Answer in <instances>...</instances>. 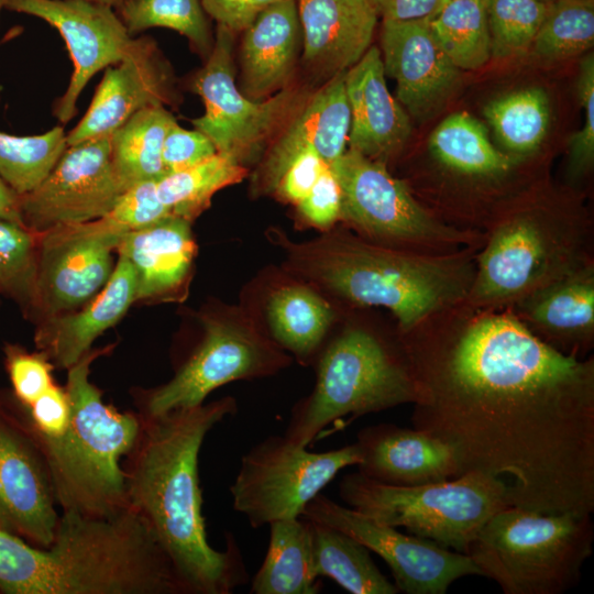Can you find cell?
Masks as SVG:
<instances>
[{
	"label": "cell",
	"mask_w": 594,
	"mask_h": 594,
	"mask_svg": "<svg viewBox=\"0 0 594 594\" xmlns=\"http://www.w3.org/2000/svg\"><path fill=\"white\" fill-rule=\"evenodd\" d=\"M138 280L132 264L119 256L103 288L78 309L38 321L34 343L55 369L67 370L113 327L136 299Z\"/></svg>",
	"instance_id": "d4e9b609"
},
{
	"label": "cell",
	"mask_w": 594,
	"mask_h": 594,
	"mask_svg": "<svg viewBox=\"0 0 594 594\" xmlns=\"http://www.w3.org/2000/svg\"><path fill=\"white\" fill-rule=\"evenodd\" d=\"M113 348L90 349L66 370L70 417L65 432L56 438L36 433L61 512L108 515L128 507L122 460L139 436L141 416L105 403L89 380L92 363Z\"/></svg>",
	"instance_id": "5b68a950"
},
{
	"label": "cell",
	"mask_w": 594,
	"mask_h": 594,
	"mask_svg": "<svg viewBox=\"0 0 594 594\" xmlns=\"http://www.w3.org/2000/svg\"><path fill=\"white\" fill-rule=\"evenodd\" d=\"M302 61L332 76L355 65L371 46L378 14L369 0H297Z\"/></svg>",
	"instance_id": "cb8c5ba5"
},
{
	"label": "cell",
	"mask_w": 594,
	"mask_h": 594,
	"mask_svg": "<svg viewBox=\"0 0 594 594\" xmlns=\"http://www.w3.org/2000/svg\"><path fill=\"white\" fill-rule=\"evenodd\" d=\"M326 165L315 150L301 151L285 168L273 194L296 205L309 193Z\"/></svg>",
	"instance_id": "7dc6e473"
},
{
	"label": "cell",
	"mask_w": 594,
	"mask_h": 594,
	"mask_svg": "<svg viewBox=\"0 0 594 594\" xmlns=\"http://www.w3.org/2000/svg\"><path fill=\"white\" fill-rule=\"evenodd\" d=\"M206 13L233 32H243L268 6L280 0H200Z\"/></svg>",
	"instance_id": "681fc988"
},
{
	"label": "cell",
	"mask_w": 594,
	"mask_h": 594,
	"mask_svg": "<svg viewBox=\"0 0 594 594\" xmlns=\"http://www.w3.org/2000/svg\"><path fill=\"white\" fill-rule=\"evenodd\" d=\"M311 393L292 409L284 436L308 447L329 426L332 430L350 420L420 397L408 353L402 339L393 342L360 326H348L324 342L316 360Z\"/></svg>",
	"instance_id": "8992f818"
},
{
	"label": "cell",
	"mask_w": 594,
	"mask_h": 594,
	"mask_svg": "<svg viewBox=\"0 0 594 594\" xmlns=\"http://www.w3.org/2000/svg\"><path fill=\"white\" fill-rule=\"evenodd\" d=\"M133 36L151 28H166L184 35L206 59L215 37L200 0H123L114 9Z\"/></svg>",
	"instance_id": "8d00e7d4"
},
{
	"label": "cell",
	"mask_w": 594,
	"mask_h": 594,
	"mask_svg": "<svg viewBox=\"0 0 594 594\" xmlns=\"http://www.w3.org/2000/svg\"><path fill=\"white\" fill-rule=\"evenodd\" d=\"M429 148L441 165L465 176L497 177L514 164L492 145L485 127L466 112L447 117L431 133Z\"/></svg>",
	"instance_id": "d6a6232c"
},
{
	"label": "cell",
	"mask_w": 594,
	"mask_h": 594,
	"mask_svg": "<svg viewBox=\"0 0 594 594\" xmlns=\"http://www.w3.org/2000/svg\"><path fill=\"white\" fill-rule=\"evenodd\" d=\"M525 318L556 344L588 342L594 330V272L582 265L517 301Z\"/></svg>",
	"instance_id": "83f0119b"
},
{
	"label": "cell",
	"mask_w": 594,
	"mask_h": 594,
	"mask_svg": "<svg viewBox=\"0 0 594 594\" xmlns=\"http://www.w3.org/2000/svg\"><path fill=\"white\" fill-rule=\"evenodd\" d=\"M344 81L351 112L350 148L385 163L407 143L411 123L387 88L381 51L370 46L345 72Z\"/></svg>",
	"instance_id": "603a6c76"
},
{
	"label": "cell",
	"mask_w": 594,
	"mask_h": 594,
	"mask_svg": "<svg viewBox=\"0 0 594 594\" xmlns=\"http://www.w3.org/2000/svg\"><path fill=\"white\" fill-rule=\"evenodd\" d=\"M307 520L317 578L327 576L352 594L398 593L396 585L376 566L365 546L339 529Z\"/></svg>",
	"instance_id": "1f68e13d"
},
{
	"label": "cell",
	"mask_w": 594,
	"mask_h": 594,
	"mask_svg": "<svg viewBox=\"0 0 594 594\" xmlns=\"http://www.w3.org/2000/svg\"><path fill=\"white\" fill-rule=\"evenodd\" d=\"M217 148L202 132L186 130L175 121L168 129L162 148L166 174L191 167L215 155Z\"/></svg>",
	"instance_id": "bcb514c9"
},
{
	"label": "cell",
	"mask_w": 594,
	"mask_h": 594,
	"mask_svg": "<svg viewBox=\"0 0 594 594\" xmlns=\"http://www.w3.org/2000/svg\"><path fill=\"white\" fill-rule=\"evenodd\" d=\"M37 235L0 219V293L32 315L36 283Z\"/></svg>",
	"instance_id": "ab89813d"
},
{
	"label": "cell",
	"mask_w": 594,
	"mask_h": 594,
	"mask_svg": "<svg viewBox=\"0 0 594 594\" xmlns=\"http://www.w3.org/2000/svg\"><path fill=\"white\" fill-rule=\"evenodd\" d=\"M0 593L191 594L130 507L108 515L61 512L46 548L0 529Z\"/></svg>",
	"instance_id": "3957f363"
},
{
	"label": "cell",
	"mask_w": 594,
	"mask_h": 594,
	"mask_svg": "<svg viewBox=\"0 0 594 594\" xmlns=\"http://www.w3.org/2000/svg\"><path fill=\"white\" fill-rule=\"evenodd\" d=\"M25 409L33 429L42 438L59 437L68 426L69 400L65 388L55 383Z\"/></svg>",
	"instance_id": "c3c4849f"
},
{
	"label": "cell",
	"mask_w": 594,
	"mask_h": 594,
	"mask_svg": "<svg viewBox=\"0 0 594 594\" xmlns=\"http://www.w3.org/2000/svg\"><path fill=\"white\" fill-rule=\"evenodd\" d=\"M492 57L527 52L544 19L547 3L539 0H485Z\"/></svg>",
	"instance_id": "60d3db41"
},
{
	"label": "cell",
	"mask_w": 594,
	"mask_h": 594,
	"mask_svg": "<svg viewBox=\"0 0 594 594\" xmlns=\"http://www.w3.org/2000/svg\"><path fill=\"white\" fill-rule=\"evenodd\" d=\"M483 113L499 143L518 155L538 150L550 123L549 98L537 87L498 97L485 106Z\"/></svg>",
	"instance_id": "e575fe53"
},
{
	"label": "cell",
	"mask_w": 594,
	"mask_h": 594,
	"mask_svg": "<svg viewBox=\"0 0 594 594\" xmlns=\"http://www.w3.org/2000/svg\"><path fill=\"white\" fill-rule=\"evenodd\" d=\"M270 235L290 275L352 304L389 309L402 334L466 299L475 275L458 255L399 250L341 231L304 242Z\"/></svg>",
	"instance_id": "277c9868"
},
{
	"label": "cell",
	"mask_w": 594,
	"mask_h": 594,
	"mask_svg": "<svg viewBox=\"0 0 594 594\" xmlns=\"http://www.w3.org/2000/svg\"><path fill=\"white\" fill-rule=\"evenodd\" d=\"M227 396L142 417L139 436L122 460L128 507L147 525L191 594H229L248 580L232 536L227 549L208 541L199 482V452L208 432L237 413Z\"/></svg>",
	"instance_id": "7a4b0ae2"
},
{
	"label": "cell",
	"mask_w": 594,
	"mask_h": 594,
	"mask_svg": "<svg viewBox=\"0 0 594 594\" xmlns=\"http://www.w3.org/2000/svg\"><path fill=\"white\" fill-rule=\"evenodd\" d=\"M385 75L396 81L398 102L422 122L448 102L460 84L428 18L383 20L381 35Z\"/></svg>",
	"instance_id": "ffe728a7"
},
{
	"label": "cell",
	"mask_w": 594,
	"mask_h": 594,
	"mask_svg": "<svg viewBox=\"0 0 594 594\" xmlns=\"http://www.w3.org/2000/svg\"><path fill=\"white\" fill-rule=\"evenodd\" d=\"M246 174V167L216 153L191 167L166 174L157 180L156 191L170 215L191 222L210 206L217 191L240 183Z\"/></svg>",
	"instance_id": "836d02e7"
},
{
	"label": "cell",
	"mask_w": 594,
	"mask_h": 594,
	"mask_svg": "<svg viewBox=\"0 0 594 594\" xmlns=\"http://www.w3.org/2000/svg\"><path fill=\"white\" fill-rule=\"evenodd\" d=\"M295 206L307 226L323 231L330 230L340 219L341 191L329 165L324 166L309 193Z\"/></svg>",
	"instance_id": "f6af8a7d"
},
{
	"label": "cell",
	"mask_w": 594,
	"mask_h": 594,
	"mask_svg": "<svg viewBox=\"0 0 594 594\" xmlns=\"http://www.w3.org/2000/svg\"><path fill=\"white\" fill-rule=\"evenodd\" d=\"M3 8L44 20L66 43L73 73L65 92L54 106V116L68 123L88 81L101 69L118 63L134 37L116 10L90 0H4Z\"/></svg>",
	"instance_id": "ac0fdd59"
},
{
	"label": "cell",
	"mask_w": 594,
	"mask_h": 594,
	"mask_svg": "<svg viewBox=\"0 0 594 594\" xmlns=\"http://www.w3.org/2000/svg\"><path fill=\"white\" fill-rule=\"evenodd\" d=\"M200 339L175 364L164 384L132 394L142 417L204 404L230 382L272 376L292 358L244 307L217 306L201 314Z\"/></svg>",
	"instance_id": "9c48e42d"
},
{
	"label": "cell",
	"mask_w": 594,
	"mask_h": 594,
	"mask_svg": "<svg viewBox=\"0 0 594 594\" xmlns=\"http://www.w3.org/2000/svg\"><path fill=\"white\" fill-rule=\"evenodd\" d=\"M383 20L430 18L439 0H369Z\"/></svg>",
	"instance_id": "f907efd6"
},
{
	"label": "cell",
	"mask_w": 594,
	"mask_h": 594,
	"mask_svg": "<svg viewBox=\"0 0 594 594\" xmlns=\"http://www.w3.org/2000/svg\"><path fill=\"white\" fill-rule=\"evenodd\" d=\"M354 443L312 452L283 436H270L250 449L230 486L235 512L253 528L301 517L305 506L337 476L358 465Z\"/></svg>",
	"instance_id": "8fae6325"
},
{
	"label": "cell",
	"mask_w": 594,
	"mask_h": 594,
	"mask_svg": "<svg viewBox=\"0 0 594 594\" xmlns=\"http://www.w3.org/2000/svg\"><path fill=\"white\" fill-rule=\"evenodd\" d=\"M0 219L22 224L19 210V195L0 177ZM23 226V224H22Z\"/></svg>",
	"instance_id": "816d5d0a"
},
{
	"label": "cell",
	"mask_w": 594,
	"mask_h": 594,
	"mask_svg": "<svg viewBox=\"0 0 594 594\" xmlns=\"http://www.w3.org/2000/svg\"><path fill=\"white\" fill-rule=\"evenodd\" d=\"M593 539L588 514L508 506L482 526L466 554L505 594H561L579 582Z\"/></svg>",
	"instance_id": "52a82bcc"
},
{
	"label": "cell",
	"mask_w": 594,
	"mask_h": 594,
	"mask_svg": "<svg viewBox=\"0 0 594 594\" xmlns=\"http://www.w3.org/2000/svg\"><path fill=\"white\" fill-rule=\"evenodd\" d=\"M175 121L166 107H148L110 134V158L124 191L139 183L158 180L166 175L162 148Z\"/></svg>",
	"instance_id": "4dcf8cb0"
},
{
	"label": "cell",
	"mask_w": 594,
	"mask_h": 594,
	"mask_svg": "<svg viewBox=\"0 0 594 594\" xmlns=\"http://www.w3.org/2000/svg\"><path fill=\"white\" fill-rule=\"evenodd\" d=\"M233 40L234 33L218 24L205 65L188 82L205 106V113L190 122L218 153L246 167L261 157L309 95L286 86L263 100L248 98L235 84Z\"/></svg>",
	"instance_id": "30bf717a"
},
{
	"label": "cell",
	"mask_w": 594,
	"mask_h": 594,
	"mask_svg": "<svg viewBox=\"0 0 594 594\" xmlns=\"http://www.w3.org/2000/svg\"><path fill=\"white\" fill-rule=\"evenodd\" d=\"M301 517L339 529L378 554L389 566L398 592L444 594L457 580L481 575L468 554L405 535L321 493L305 506Z\"/></svg>",
	"instance_id": "2e32d148"
},
{
	"label": "cell",
	"mask_w": 594,
	"mask_h": 594,
	"mask_svg": "<svg viewBox=\"0 0 594 594\" xmlns=\"http://www.w3.org/2000/svg\"><path fill=\"white\" fill-rule=\"evenodd\" d=\"M450 1H453V0H439L438 6H437L435 12L432 13V15H433L437 11H439L444 4H447V3L450 2ZM432 15H431V16H432ZM431 16H430V18H431ZM430 18H429V19H430Z\"/></svg>",
	"instance_id": "db71d44e"
},
{
	"label": "cell",
	"mask_w": 594,
	"mask_h": 594,
	"mask_svg": "<svg viewBox=\"0 0 594 594\" xmlns=\"http://www.w3.org/2000/svg\"><path fill=\"white\" fill-rule=\"evenodd\" d=\"M4 0H0V12L3 9Z\"/></svg>",
	"instance_id": "11a10c76"
},
{
	"label": "cell",
	"mask_w": 594,
	"mask_h": 594,
	"mask_svg": "<svg viewBox=\"0 0 594 594\" xmlns=\"http://www.w3.org/2000/svg\"><path fill=\"white\" fill-rule=\"evenodd\" d=\"M581 233L561 230L532 213L503 220L479 256L470 297L475 306L517 302L582 266Z\"/></svg>",
	"instance_id": "7c38bea8"
},
{
	"label": "cell",
	"mask_w": 594,
	"mask_h": 594,
	"mask_svg": "<svg viewBox=\"0 0 594 594\" xmlns=\"http://www.w3.org/2000/svg\"><path fill=\"white\" fill-rule=\"evenodd\" d=\"M105 69L86 113L66 134L67 145L110 135L142 109L180 102L173 67L151 36L134 37L122 59Z\"/></svg>",
	"instance_id": "d6986e66"
},
{
	"label": "cell",
	"mask_w": 594,
	"mask_h": 594,
	"mask_svg": "<svg viewBox=\"0 0 594 594\" xmlns=\"http://www.w3.org/2000/svg\"><path fill=\"white\" fill-rule=\"evenodd\" d=\"M124 193L110 158V135L67 145L46 177L19 196L23 227L35 234L107 215Z\"/></svg>",
	"instance_id": "e0dca14e"
},
{
	"label": "cell",
	"mask_w": 594,
	"mask_h": 594,
	"mask_svg": "<svg viewBox=\"0 0 594 594\" xmlns=\"http://www.w3.org/2000/svg\"><path fill=\"white\" fill-rule=\"evenodd\" d=\"M124 233L108 219L63 224L37 235L35 298L40 320L74 311L109 280L112 252Z\"/></svg>",
	"instance_id": "9a60e30c"
},
{
	"label": "cell",
	"mask_w": 594,
	"mask_h": 594,
	"mask_svg": "<svg viewBox=\"0 0 594 594\" xmlns=\"http://www.w3.org/2000/svg\"><path fill=\"white\" fill-rule=\"evenodd\" d=\"M443 51L459 69H477L492 57L485 0H453L430 19Z\"/></svg>",
	"instance_id": "d590c367"
},
{
	"label": "cell",
	"mask_w": 594,
	"mask_h": 594,
	"mask_svg": "<svg viewBox=\"0 0 594 594\" xmlns=\"http://www.w3.org/2000/svg\"><path fill=\"white\" fill-rule=\"evenodd\" d=\"M57 508L50 465L26 409L0 388V529L46 548Z\"/></svg>",
	"instance_id": "5bb4252c"
},
{
	"label": "cell",
	"mask_w": 594,
	"mask_h": 594,
	"mask_svg": "<svg viewBox=\"0 0 594 594\" xmlns=\"http://www.w3.org/2000/svg\"><path fill=\"white\" fill-rule=\"evenodd\" d=\"M90 1L105 3L107 6L112 7L113 9H117L123 2V0H90Z\"/></svg>",
	"instance_id": "f5cc1de1"
},
{
	"label": "cell",
	"mask_w": 594,
	"mask_h": 594,
	"mask_svg": "<svg viewBox=\"0 0 594 594\" xmlns=\"http://www.w3.org/2000/svg\"><path fill=\"white\" fill-rule=\"evenodd\" d=\"M62 127L36 135L0 131V177L19 196L34 189L66 150Z\"/></svg>",
	"instance_id": "74e56055"
},
{
	"label": "cell",
	"mask_w": 594,
	"mask_h": 594,
	"mask_svg": "<svg viewBox=\"0 0 594 594\" xmlns=\"http://www.w3.org/2000/svg\"><path fill=\"white\" fill-rule=\"evenodd\" d=\"M419 384L414 428L454 450L463 474L509 506L594 512V361L563 353L508 314L400 338Z\"/></svg>",
	"instance_id": "6da1fadb"
},
{
	"label": "cell",
	"mask_w": 594,
	"mask_h": 594,
	"mask_svg": "<svg viewBox=\"0 0 594 594\" xmlns=\"http://www.w3.org/2000/svg\"><path fill=\"white\" fill-rule=\"evenodd\" d=\"M243 32L239 89L263 100L288 86L302 48L296 0L272 3Z\"/></svg>",
	"instance_id": "484cf974"
},
{
	"label": "cell",
	"mask_w": 594,
	"mask_h": 594,
	"mask_svg": "<svg viewBox=\"0 0 594 594\" xmlns=\"http://www.w3.org/2000/svg\"><path fill=\"white\" fill-rule=\"evenodd\" d=\"M329 166L341 191L340 219L361 238L399 250L404 244L438 248L468 239L432 218L385 163L349 148Z\"/></svg>",
	"instance_id": "4fadbf2b"
},
{
	"label": "cell",
	"mask_w": 594,
	"mask_h": 594,
	"mask_svg": "<svg viewBox=\"0 0 594 594\" xmlns=\"http://www.w3.org/2000/svg\"><path fill=\"white\" fill-rule=\"evenodd\" d=\"M578 94L585 119L581 130L569 141L570 172L580 176L587 172L594 160V56L587 55L580 65Z\"/></svg>",
	"instance_id": "ee69618b"
},
{
	"label": "cell",
	"mask_w": 594,
	"mask_h": 594,
	"mask_svg": "<svg viewBox=\"0 0 594 594\" xmlns=\"http://www.w3.org/2000/svg\"><path fill=\"white\" fill-rule=\"evenodd\" d=\"M190 221L169 215L163 220L124 233L117 248L119 256L133 266L136 299L174 297L189 278L197 252Z\"/></svg>",
	"instance_id": "4316f807"
},
{
	"label": "cell",
	"mask_w": 594,
	"mask_h": 594,
	"mask_svg": "<svg viewBox=\"0 0 594 594\" xmlns=\"http://www.w3.org/2000/svg\"><path fill=\"white\" fill-rule=\"evenodd\" d=\"M265 559L256 572L253 594H316L319 578L312 564L309 521L304 517L271 522Z\"/></svg>",
	"instance_id": "f546056e"
},
{
	"label": "cell",
	"mask_w": 594,
	"mask_h": 594,
	"mask_svg": "<svg viewBox=\"0 0 594 594\" xmlns=\"http://www.w3.org/2000/svg\"><path fill=\"white\" fill-rule=\"evenodd\" d=\"M2 352L11 392L22 405L30 407L54 384L55 366L46 353L30 352L20 344L6 343Z\"/></svg>",
	"instance_id": "b9f144b4"
},
{
	"label": "cell",
	"mask_w": 594,
	"mask_h": 594,
	"mask_svg": "<svg viewBox=\"0 0 594 594\" xmlns=\"http://www.w3.org/2000/svg\"><path fill=\"white\" fill-rule=\"evenodd\" d=\"M539 1H542V2H546V3H547V2H550V1H552V0H539Z\"/></svg>",
	"instance_id": "9f6ffc18"
},
{
	"label": "cell",
	"mask_w": 594,
	"mask_h": 594,
	"mask_svg": "<svg viewBox=\"0 0 594 594\" xmlns=\"http://www.w3.org/2000/svg\"><path fill=\"white\" fill-rule=\"evenodd\" d=\"M339 495L348 507L380 524L403 527L464 554L482 526L509 506L503 484L475 471L414 486L388 485L353 472L341 479Z\"/></svg>",
	"instance_id": "ba28073f"
},
{
	"label": "cell",
	"mask_w": 594,
	"mask_h": 594,
	"mask_svg": "<svg viewBox=\"0 0 594 594\" xmlns=\"http://www.w3.org/2000/svg\"><path fill=\"white\" fill-rule=\"evenodd\" d=\"M156 183L146 180L130 187L103 217L123 233L150 227L168 217L170 212L157 196Z\"/></svg>",
	"instance_id": "7bdbcfd3"
},
{
	"label": "cell",
	"mask_w": 594,
	"mask_h": 594,
	"mask_svg": "<svg viewBox=\"0 0 594 594\" xmlns=\"http://www.w3.org/2000/svg\"><path fill=\"white\" fill-rule=\"evenodd\" d=\"M594 44V0H552L530 46L546 61L579 55Z\"/></svg>",
	"instance_id": "f35d334b"
},
{
	"label": "cell",
	"mask_w": 594,
	"mask_h": 594,
	"mask_svg": "<svg viewBox=\"0 0 594 594\" xmlns=\"http://www.w3.org/2000/svg\"><path fill=\"white\" fill-rule=\"evenodd\" d=\"M345 72L309 95L279 132L255 173L254 191L273 194L285 168L306 148L315 150L328 165L345 152L351 123Z\"/></svg>",
	"instance_id": "44dd1931"
},
{
	"label": "cell",
	"mask_w": 594,
	"mask_h": 594,
	"mask_svg": "<svg viewBox=\"0 0 594 594\" xmlns=\"http://www.w3.org/2000/svg\"><path fill=\"white\" fill-rule=\"evenodd\" d=\"M270 337L298 362L314 363L336 320L321 293L302 280L273 290L266 301Z\"/></svg>",
	"instance_id": "f1b7e54d"
},
{
	"label": "cell",
	"mask_w": 594,
	"mask_h": 594,
	"mask_svg": "<svg viewBox=\"0 0 594 594\" xmlns=\"http://www.w3.org/2000/svg\"><path fill=\"white\" fill-rule=\"evenodd\" d=\"M355 444L361 454L358 472L384 484L414 486L463 474L451 446L416 428L369 426L358 432Z\"/></svg>",
	"instance_id": "7402d4cb"
}]
</instances>
